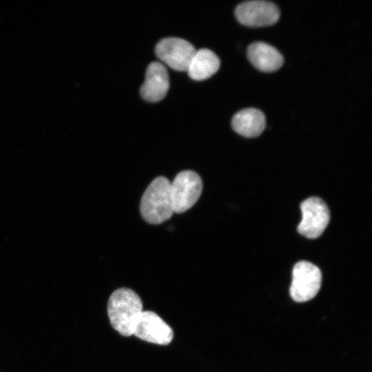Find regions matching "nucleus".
Wrapping results in <instances>:
<instances>
[{
  "instance_id": "5",
  "label": "nucleus",
  "mask_w": 372,
  "mask_h": 372,
  "mask_svg": "<svg viewBox=\"0 0 372 372\" xmlns=\"http://www.w3.org/2000/svg\"><path fill=\"white\" fill-rule=\"evenodd\" d=\"M302 218L298 231L303 236L314 239L320 236L330 220L326 203L318 197H310L300 204Z\"/></svg>"
},
{
  "instance_id": "11",
  "label": "nucleus",
  "mask_w": 372,
  "mask_h": 372,
  "mask_svg": "<svg viewBox=\"0 0 372 372\" xmlns=\"http://www.w3.org/2000/svg\"><path fill=\"white\" fill-rule=\"evenodd\" d=\"M266 125L265 114L256 108H246L238 112L232 118L231 126L240 135L253 138L258 136Z\"/></svg>"
},
{
  "instance_id": "7",
  "label": "nucleus",
  "mask_w": 372,
  "mask_h": 372,
  "mask_svg": "<svg viewBox=\"0 0 372 372\" xmlns=\"http://www.w3.org/2000/svg\"><path fill=\"white\" fill-rule=\"evenodd\" d=\"M236 19L249 27L269 26L280 18L278 8L266 1H249L240 3L235 10Z\"/></svg>"
},
{
  "instance_id": "3",
  "label": "nucleus",
  "mask_w": 372,
  "mask_h": 372,
  "mask_svg": "<svg viewBox=\"0 0 372 372\" xmlns=\"http://www.w3.org/2000/svg\"><path fill=\"white\" fill-rule=\"evenodd\" d=\"M203 190V181L194 171L179 172L170 183V192L173 211L183 213L196 204Z\"/></svg>"
},
{
  "instance_id": "4",
  "label": "nucleus",
  "mask_w": 372,
  "mask_h": 372,
  "mask_svg": "<svg viewBox=\"0 0 372 372\" xmlns=\"http://www.w3.org/2000/svg\"><path fill=\"white\" fill-rule=\"evenodd\" d=\"M321 283L320 269L310 262L300 261L293 268L290 296L297 302H307L317 295Z\"/></svg>"
},
{
  "instance_id": "9",
  "label": "nucleus",
  "mask_w": 372,
  "mask_h": 372,
  "mask_svg": "<svg viewBox=\"0 0 372 372\" xmlns=\"http://www.w3.org/2000/svg\"><path fill=\"white\" fill-rule=\"evenodd\" d=\"M169 87L166 68L160 62H152L147 67L145 81L141 87L142 98L149 102H158L164 99Z\"/></svg>"
},
{
  "instance_id": "2",
  "label": "nucleus",
  "mask_w": 372,
  "mask_h": 372,
  "mask_svg": "<svg viewBox=\"0 0 372 372\" xmlns=\"http://www.w3.org/2000/svg\"><path fill=\"white\" fill-rule=\"evenodd\" d=\"M170 183L167 178L158 176L146 188L140 203V212L146 222L161 224L173 215Z\"/></svg>"
},
{
  "instance_id": "6",
  "label": "nucleus",
  "mask_w": 372,
  "mask_h": 372,
  "mask_svg": "<svg viewBox=\"0 0 372 372\" xmlns=\"http://www.w3.org/2000/svg\"><path fill=\"white\" fill-rule=\"evenodd\" d=\"M196 50L189 42L177 37L164 38L155 47L158 59L172 69L180 72L187 71Z\"/></svg>"
},
{
  "instance_id": "12",
  "label": "nucleus",
  "mask_w": 372,
  "mask_h": 372,
  "mask_svg": "<svg viewBox=\"0 0 372 372\" xmlns=\"http://www.w3.org/2000/svg\"><path fill=\"white\" fill-rule=\"evenodd\" d=\"M220 65V59L214 52L203 48L196 50L187 72L191 79L203 81L214 74Z\"/></svg>"
},
{
  "instance_id": "10",
  "label": "nucleus",
  "mask_w": 372,
  "mask_h": 372,
  "mask_svg": "<svg viewBox=\"0 0 372 372\" xmlns=\"http://www.w3.org/2000/svg\"><path fill=\"white\" fill-rule=\"evenodd\" d=\"M247 54L251 63L265 72L276 71L284 63L283 56L274 47L261 41L251 43Z\"/></svg>"
},
{
  "instance_id": "1",
  "label": "nucleus",
  "mask_w": 372,
  "mask_h": 372,
  "mask_svg": "<svg viewBox=\"0 0 372 372\" xmlns=\"http://www.w3.org/2000/svg\"><path fill=\"white\" fill-rule=\"evenodd\" d=\"M142 311L141 298L130 289H118L109 298L107 314L110 324L123 336L133 335L134 326Z\"/></svg>"
},
{
  "instance_id": "8",
  "label": "nucleus",
  "mask_w": 372,
  "mask_h": 372,
  "mask_svg": "<svg viewBox=\"0 0 372 372\" xmlns=\"http://www.w3.org/2000/svg\"><path fill=\"white\" fill-rule=\"evenodd\" d=\"M133 335L148 342L167 345L172 342L174 332L156 313L143 311L136 322Z\"/></svg>"
}]
</instances>
